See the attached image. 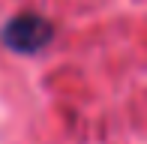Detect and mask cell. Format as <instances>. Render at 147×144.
Returning <instances> with one entry per match:
<instances>
[{
	"label": "cell",
	"instance_id": "obj_1",
	"mask_svg": "<svg viewBox=\"0 0 147 144\" xmlns=\"http://www.w3.org/2000/svg\"><path fill=\"white\" fill-rule=\"evenodd\" d=\"M51 24L45 21V18L39 15H15L12 21H6L3 27V42L9 45L12 51H18V54H36V51H42L45 45H48L51 39Z\"/></svg>",
	"mask_w": 147,
	"mask_h": 144
}]
</instances>
